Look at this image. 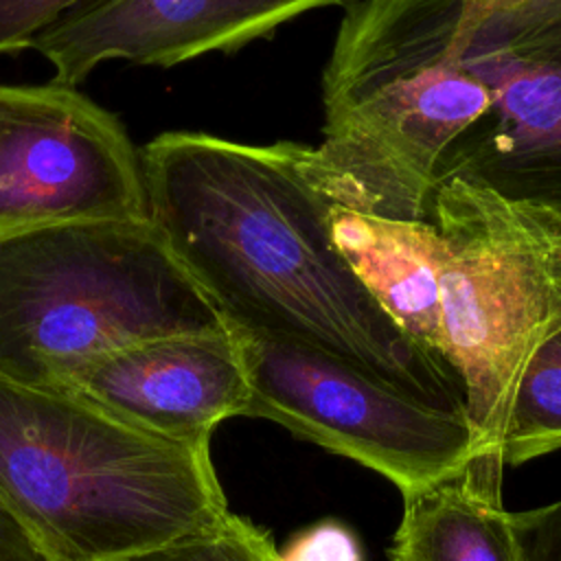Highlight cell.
Listing matches in <instances>:
<instances>
[{
	"instance_id": "1",
	"label": "cell",
	"mask_w": 561,
	"mask_h": 561,
	"mask_svg": "<svg viewBox=\"0 0 561 561\" xmlns=\"http://www.w3.org/2000/svg\"><path fill=\"white\" fill-rule=\"evenodd\" d=\"M140 158L151 224L226 324L313 346L462 412L451 366L386 316L333 245L309 145L164 131Z\"/></svg>"
},
{
	"instance_id": "2",
	"label": "cell",
	"mask_w": 561,
	"mask_h": 561,
	"mask_svg": "<svg viewBox=\"0 0 561 561\" xmlns=\"http://www.w3.org/2000/svg\"><path fill=\"white\" fill-rule=\"evenodd\" d=\"M0 500L46 561H116L230 513L210 443L173 440L66 388L4 375Z\"/></svg>"
},
{
	"instance_id": "3",
	"label": "cell",
	"mask_w": 561,
	"mask_h": 561,
	"mask_svg": "<svg viewBox=\"0 0 561 561\" xmlns=\"http://www.w3.org/2000/svg\"><path fill=\"white\" fill-rule=\"evenodd\" d=\"M344 9L309 175L329 204L430 219L447 151L491 107L465 59V0H355Z\"/></svg>"
},
{
	"instance_id": "4",
	"label": "cell",
	"mask_w": 561,
	"mask_h": 561,
	"mask_svg": "<svg viewBox=\"0 0 561 561\" xmlns=\"http://www.w3.org/2000/svg\"><path fill=\"white\" fill-rule=\"evenodd\" d=\"M226 322L151 219L0 230V375L57 386L136 342Z\"/></svg>"
},
{
	"instance_id": "5",
	"label": "cell",
	"mask_w": 561,
	"mask_h": 561,
	"mask_svg": "<svg viewBox=\"0 0 561 561\" xmlns=\"http://www.w3.org/2000/svg\"><path fill=\"white\" fill-rule=\"evenodd\" d=\"M430 219L443 353L462 388L473 458L502 462L517 381L561 300V210L445 180Z\"/></svg>"
},
{
	"instance_id": "6",
	"label": "cell",
	"mask_w": 561,
	"mask_h": 561,
	"mask_svg": "<svg viewBox=\"0 0 561 561\" xmlns=\"http://www.w3.org/2000/svg\"><path fill=\"white\" fill-rule=\"evenodd\" d=\"M226 327L250 383L243 416L272 421L373 469L401 497L456 476L473 458L462 412L430 405L313 346Z\"/></svg>"
},
{
	"instance_id": "7",
	"label": "cell",
	"mask_w": 561,
	"mask_h": 561,
	"mask_svg": "<svg viewBox=\"0 0 561 561\" xmlns=\"http://www.w3.org/2000/svg\"><path fill=\"white\" fill-rule=\"evenodd\" d=\"M465 59L489 112L447 151L460 180L561 210V0H465Z\"/></svg>"
},
{
	"instance_id": "8",
	"label": "cell",
	"mask_w": 561,
	"mask_h": 561,
	"mask_svg": "<svg viewBox=\"0 0 561 561\" xmlns=\"http://www.w3.org/2000/svg\"><path fill=\"white\" fill-rule=\"evenodd\" d=\"M77 219H149L138 149L75 85L0 83V230Z\"/></svg>"
},
{
	"instance_id": "9",
	"label": "cell",
	"mask_w": 561,
	"mask_h": 561,
	"mask_svg": "<svg viewBox=\"0 0 561 561\" xmlns=\"http://www.w3.org/2000/svg\"><path fill=\"white\" fill-rule=\"evenodd\" d=\"M355 0H99L48 26L35 48L55 81L75 85L105 61L175 66L230 53L280 24Z\"/></svg>"
},
{
	"instance_id": "10",
	"label": "cell",
	"mask_w": 561,
	"mask_h": 561,
	"mask_svg": "<svg viewBox=\"0 0 561 561\" xmlns=\"http://www.w3.org/2000/svg\"><path fill=\"white\" fill-rule=\"evenodd\" d=\"M57 388L184 443H210L213 430L243 416L250 399L241 351L228 327L129 344L79 366Z\"/></svg>"
},
{
	"instance_id": "11",
	"label": "cell",
	"mask_w": 561,
	"mask_h": 561,
	"mask_svg": "<svg viewBox=\"0 0 561 561\" xmlns=\"http://www.w3.org/2000/svg\"><path fill=\"white\" fill-rule=\"evenodd\" d=\"M327 221L333 245L373 300L410 340L445 359L440 243L432 219H386L329 204Z\"/></svg>"
},
{
	"instance_id": "12",
	"label": "cell",
	"mask_w": 561,
	"mask_h": 561,
	"mask_svg": "<svg viewBox=\"0 0 561 561\" xmlns=\"http://www.w3.org/2000/svg\"><path fill=\"white\" fill-rule=\"evenodd\" d=\"M502 467L471 458L456 476L403 495L390 561H522L513 513L502 506Z\"/></svg>"
},
{
	"instance_id": "13",
	"label": "cell",
	"mask_w": 561,
	"mask_h": 561,
	"mask_svg": "<svg viewBox=\"0 0 561 561\" xmlns=\"http://www.w3.org/2000/svg\"><path fill=\"white\" fill-rule=\"evenodd\" d=\"M557 449H561V300L517 381L502 462L522 465Z\"/></svg>"
},
{
	"instance_id": "14",
	"label": "cell",
	"mask_w": 561,
	"mask_h": 561,
	"mask_svg": "<svg viewBox=\"0 0 561 561\" xmlns=\"http://www.w3.org/2000/svg\"><path fill=\"white\" fill-rule=\"evenodd\" d=\"M116 561H278L267 530L228 513L219 524Z\"/></svg>"
},
{
	"instance_id": "15",
	"label": "cell",
	"mask_w": 561,
	"mask_h": 561,
	"mask_svg": "<svg viewBox=\"0 0 561 561\" xmlns=\"http://www.w3.org/2000/svg\"><path fill=\"white\" fill-rule=\"evenodd\" d=\"M99 0H0V55L31 48L55 22Z\"/></svg>"
},
{
	"instance_id": "16",
	"label": "cell",
	"mask_w": 561,
	"mask_h": 561,
	"mask_svg": "<svg viewBox=\"0 0 561 561\" xmlns=\"http://www.w3.org/2000/svg\"><path fill=\"white\" fill-rule=\"evenodd\" d=\"M278 561H364V548L346 524L320 519L298 530L278 552Z\"/></svg>"
},
{
	"instance_id": "17",
	"label": "cell",
	"mask_w": 561,
	"mask_h": 561,
	"mask_svg": "<svg viewBox=\"0 0 561 561\" xmlns=\"http://www.w3.org/2000/svg\"><path fill=\"white\" fill-rule=\"evenodd\" d=\"M522 561H561V500L513 513Z\"/></svg>"
},
{
	"instance_id": "18",
	"label": "cell",
	"mask_w": 561,
	"mask_h": 561,
	"mask_svg": "<svg viewBox=\"0 0 561 561\" xmlns=\"http://www.w3.org/2000/svg\"><path fill=\"white\" fill-rule=\"evenodd\" d=\"M0 561H46L31 535L0 500Z\"/></svg>"
}]
</instances>
